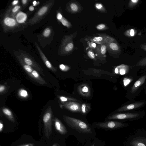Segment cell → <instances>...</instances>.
Here are the masks:
<instances>
[{"instance_id":"cell-2","label":"cell","mask_w":146,"mask_h":146,"mask_svg":"<svg viewBox=\"0 0 146 146\" xmlns=\"http://www.w3.org/2000/svg\"><path fill=\"white\" fill-rule=\"evenodd\" d=\"M55 3V0H49L45 2L28 21L29 26L39 23L48 14Z\"/></svg>"},{"instance_id":"cell-44","label":"cell","mask_w":146,"mask_h":146,"mask_svg":"<svg viewBox=\"0 0 146 146\" xmlns=\"http://www.w3.org/2000/svg\"><path fill=\"white\" fill-rule=\"evenodd\" d=\"M131 1L134 3H137L138 1V0H131Z\"/></svg>"},{"instance_id":"cell-1","label":"cell","mask_w":146,"mask_h":146,"mask_svg":"<svg viewBox=\"0 0 146 146\" xmlns=\"http://www.w3.org/2000/svg\"><path fill=\"white\" fill-rule=\"evenodd\" d=\"M11 9L8 7L1 15L0 24L4 33H17L25 29L19 25L15 19L10 15Z\"/></svg>"},{"instance_id":"cell-25","label":"cell","mask_w":146,"mask_h":146,"mask_svg":"<svg viewBox=\"0 0 146 146\" xmlns=\"http://www.w3.org/2000/svg\"><path fill=\"white\" fill-rule=\"evenodd\" d=\"M58 97L59 100L62 103L68 101H78L77 99L73 98L63 96H58Z\"/></svg>"},{"instance_id":"cell-23","label":"cell","mask_w":146,"mask_h":146,"mask_svg":"<svg viewBox=\"0 0 146 146\" xmlns=\"http://www.w3.org/2000/svg\"><path fill=\"white\" fill-rule=\"evenodd\" d=\"M8 7L11 9L10 13V16L15 19L17 14L19 12L21 11V9H22L21 5L20 4L12 8H11L9 6Z\"/></svg>"},{"instance_id":"cell-40","label":"cell","mask_w":146,"mask_h":146,"mask_svg":"<svg viewBox=\"0 0 146 146\" xmlns=\"http://www.w3.org/2000/svg\"><path fill=\"white\" fill-rule=\"evenodd\" d=\"M35 7L33 5H31L29 7V10L30 12H33L35 10Z\"/></svg>"},{"instance_id":"cell-37","label":"cell","mask_w":146,"mask_h":146,"mask_svg":"<svg viewBox=\"0 0 146 146\" xmlns=\"http://www.w3.org/2000/svg\"><path fill=\"white\" fill-rule=\"evenodd\" d=\"M89 45L91 48H95L96 46V44L92 42H90L89 44Z\"/></svg>"},{"instance_id":"cell-43","label":"cell","mask_w":146,"mask_h":146,"mask_svg":"<svg viewBox=\"0 0 146 146\" xmlns=\"http://www.w3.org/2000/svg\"><path fill=\"white\" fill-rule=\"evenodd\" d=\"M38 2H37L36 1H34L32 3L33 4V5L34 7L36 6L37 5H38Z\"/></svg>"},{"instance_id":"cell-31","label":"cell","mask_w":146,"mask_h":146,"mask_svg":"<svg viewBox=\"0 0 146 146\" xmlns=\"http://www.w3.org/2000/svg\"><path fill=\"white\" fill-rule=\"evenodd\" d=\"M88 56L91 59H94L95 58V55L94 52L91 50H89L87 52Z\"/></svg>"},{"instance_id":"cell-32","label":"cell","mask_w":146,"mask_h":146,"mask_svg":"<svg viewBox=\"0 0 146 146\" xmlns=\"http://www.w3.org/2000/svg\"><path fill=\"white\" fill-rule=\"evenodd\" d=\"M19 1L18 0L13 1L10 4L9 6L11 8L19 4Z\"/></svg>"},{"instance_id":"cell-39","label":"cell","mask_w":146,"mask_h":146,"mask_svg":"<svg viewBox=\"0 0 146 146\" xmlns=\"http://www.w3.org/2000/svg\"><path fill=\"white\" fill-rule=\"evenodd\" d=\"M34 144L33 143H29L24 144L20 145L17 146H34Z\"/></svg>"},{"instance_id":"cell-28","label":"cell","mask_w":146,"mask_h":146,"mask_svg":"<svg viewBox=\"0 0 146 146\" xmlns=\"http://www.w3.org/2000/svg\"><path fill=\"white\" fill-rule=\"evenodd\" d=\"M107 48H110L112 50H117L119 49V47L117 44L113 42L107 44Z\"/></svg>"},{"instance_id":"cell-15","label":"cell","mask_w":146,"mask_h":146,"mask_svg":"<svg viewBox=\"0 0 146 146\" xmlns=\"http://www.w3.org/2000/svg\"><path fill=\"white\" fill-rule=\"evenodd\" d=\"M17 60L22 66L24 69L27 74L33 80V76L32 73L34 69L30 66L27 65L23 61L19 55L15 51L13 52Z\"/></svg>"},{"instance_id":"cell-20","label":"cell","mask_w":146,"mask_h":146,"mask_svg":"<svg viewBox=\"0 0 146 146\" xmlns=\"http://www.w3.org/2000/svg\"><path fill=\"white\" fill-rule=\"evenodd\" d=\"M33 80L41 85L46 84V82L44 80L40 75L38 72L34 69L32 73Z\"/></svg>"},{"instance_id":"cell-45","label":"cell","mask_w":146,"mask_h":146,"mask_svg":"<svg viewBox=\"0 0 146 146\" xmlns=\"http://www.w3.org/2000/svg\"><path fill=\"white\" fill-rule=\"evenodd\" d=\"M52 146H58L57 144L56 143H54Z\"/></svg>"},{"instance_id":"cell-27","label":"cell","mask_w":146,"mask_h":146,"mask_svg":"<svg viewBox=\"0 0 146 146\" xmlns=\"http://www.w3.org/2000/svg\"><path fill=\"white\" fill-rule=\"evenodd\" d=\"M18 94L20 97L23 98H27L29 95L27 91L23 89H20L18 91Z\"/></svg>"},{"instance_id":"cell-33","label":"cell","mask_w":146,"mask_h":146,"mask_svg":"<svg viewBox=\"0 0 146 146\" xmlns=\"http://www.w3.org/2000/svg\"><path fill=\"white\" fill-rule=\"evenodd\" d=\"M96 28L98 30H103L106 29V26L104 24H101L98 25Z\"/></svg>"},{"instance_id":"cell-6","label":"cell","mask_w":146,"mask_h":146,"mask_svg":"<svg viewBox=\"0 0 146 146\" xmlns=\"http://www.w3.org/2000/svg\"><path fill=\"white\" fill-rule=\"evenodd\" d=\"M27 65L30 66L42 75H43V70L39 64L30 55L21 49L15 51Z\"/></svg>"},{"instance_id":"cell-3","label":"cell","mask_w":146,"mask_h":146,"mask_svg":"<svg viewBox=\"0 0 146 146\" xmlns=\"http://www.w3.org/2000/svg\"><path fill=\"white\" fill-rule=\"evenodd\" d=\"M125 143L126 146H146V131L137 130L127 138Z\"/></svg>"},{"instance_id":"cell-17","label":"cell","mask_w":146,"mask_h":146,"mask_svg":"<svg viewBox=\"0 0 146 146\" xmlns=\"http://www.w3.org/2000/svg\"><path fill=\"white\" fill-rule=\"evenodd\" d=\"M54 126L56 130L62 135L66 134L67 131L61 122L57 118L54 119Z\"/></svg>"},{"instance_id":"cell-16","label":"cell","mask_w":146,"mask_h":146,"mask_svg":"<svg viewBox=\"0 0 146 146\" xmlns=\"http://www.w3.org/2000/svg\"><path fill=\"white\" fill-rule=\"evenodd\" d=\"M144 104V102H136L124 106L119 108L117 112L129 111L136 109L143 106Z\"/></svg>"},{"instance_id":"cell-34","label":"cell","mask_w":146,"mask_h":146,"mask_svg":"<svg viewBox=\"0 0 146 146\" xmlns=\"http://www.w3.org/2000/svg\"><path fill=\"white\" fill-rule=\"evenodd\" d=\"M131 80L130 78H125L123 80V83L125 86H127L131 81Z\"/></svg>"},{"instance_id":"cell-21","label":"cell","mask_w":146,"mask_h":146,"mask_svg":"<svg viewBox=\"0 0 146 146\" xmlns=\"http://www.w3.org/2000/svg\"><path fill=\"white\" fill-rule=\"evenodd\" d=\"M1 110L3 114L10 121L15 122V119L11 111L8 108L5 107L1 108Z\"/></svg>"},{"instance_id":"cell-29","label":"cell","mask_w":146,"mask_h":146,"mask_svg":"<svg viewBox=\"0 0 146 146\" xmlns=\"http://www.w3.org/2000/svg\"><path fill=\"white\" fill-rule=\"evenodd\" d=\"M31 1L30 0H21V3L22 9H24L27 7L30 3L29 2Z\"/></svg>"},{"instance_id":"cell-11","label":"cell","mask_w":146,"mask_h":146,"mask_svg":"<svg viewBox=\"0 0 146 146\" xmlns=\"http://www.w3.org/2000/svg\"><path fill=\"white\" fill-rule=\"evenodd\" d=\"M61 108H64L73 112L81 111V105L80 104L75 101H68L62 103L60 104Z\"/></svg>"},{"instance_id":"cell-30","label":"cell","mask_w":146,"mask_h":146,"mask_svg":"<svg viewBox=\"0 0 146 146\" xmlns=\"http://www.w3.org/2000/svg\"><path fill=\"white\" fill-rule=\"evenodd\" d=\"M59 67L60 69L63 72L67 71L70 69L69 67L63 64H60Z\"/></svg>"},{"instance_id":"cell-26","label":"cell","mask_w":146,"mask_h":146,"mask_svg":"<svg viewBox=\"0 0 146 146\" xmlns=\"http://www.w3.org/2000/svg\"><path fill=\"white\" fill-rule=\"evenodd\" d=\"M66 8L73 12H76L79 10L78 6L76 3L74 2L70 3L68 5L66 6Z\"/></svg>"},{"instance_id":"cell-19","label":"cell","mask_w":146,"mask_h":146,"mask_svg":"<svg viewBox=\"0 0 146 146\" xmlns=\"http://www.w3.org/2000/svg\"><path fill=\"white\" fill-rule=\"evenodd\" d=\"M146 79V75H143L140 77L134 84L131 88V92L132 94L134 93L145 81Z\"/></svg>"},{"instance_id":"cell-9","label":"cell","mask_w":146,"mask_h":146,"mask_svg":"<svg viewBox=\"0 0 146 146\" xmlns=\"http://www.w3.org/2000/svg\"><path fill=\"white\" fill-rule=\"evenodd\" d=\"M71 38L70 36H65L63 37L58 51L59 55H65L73 50L74 45Z\"/></svg>"},{"instance_id":"cell-18","label":"cell","mask_w":146,"mask_h":146,"mask_svg":"<svg viewBox=\"0 0 146 146\" xmlns=\"http://www.w3.org/2000/svg\"><path fill=\"white\" fill-rule=\"evenodd\" d=\"M56 18L57 21L61 23L62 25L68 28L71 26L70 23L63 16L61 9L60 8L56 12Z\"/></svg>"},{"instance_id":"cell-13","label":"cell","mask_w":146,"mask_h":146,"mask_svg":"<svg viewBox=\"0 0 146 146\" xmlns=\"http://www.w3.org/2000/svg\"><path fill=\"white\" fill-rule=\"evenodd\" d=\"M28 18V14L20 11L17 14L15 19L18 24L26 28L29 26Z\"/></svg>"},{"instance_id":"cell-12","label":"cell","mask_w":146,"mask_h":146,"mask_svg":"<svg viewBox=\"0 0 146 146\" xmlns=\"http://www.w3.org/2000/svg\"><path fill=\"white\" fill-rule=\"evenodd\" d=\"M35 45L46 67L54 72H56L58 70V68L54 66L48 60L42 51L38 44L36 42Z\"/></svg>"},{"instance_id":"cell-35","label":"cell","mask_w":146,"mask_h":146,"mask_svg":"<svg viewBox=\"0 0 146 146\" xmlns=\"http://www.w3.org/2000/svg\"><path fill=\"white\" fill-rule=\"evenodd\" d=\"M6 87L4 85L2 84L0 85V93L1 94L4 93L6 90Z\"/></svg>"},{"instance_id":"cell-8","label":"cell","mask_w":146,"mask_h":146,"mask_svg":"<svg viewBox=\"0 0 146 146\" xmlns=\"http://www.w3.org/2000/svg\"><path fill=\"white\" fill-rule=\"evenodd\" d=\"M93 125L96 128L113 130L126 127L129 125V124L117 121H108L102 122L94 123H93Z\"/></svg>"},{"instance_id":"cell-38","label":"cell","mask_w":146,"mask_h":146,"mask_svg":"<svg viewBox=\"0 0 146 146\" xmlns=\"http://www.w3.org/2000/svg\"><path fill=\"white\" fill-rule=\"evenodd\" d=\"M95 6L96 8L98 9H102L103 7L102 5L100 3L96 4Z\"/></svg>"},{"instance_id":"cell-7","label":"cell","mask_w":146,"mask_h":146,"mask_svg":"<svg viewBox=\"0 0 146 146\" xmlns=\"http://www.w3.org/2000/svg\"><path fill=\"white\" fill-rule=\"evenodd\" d=\"M53 113L51 106L45 110L43 117L44 132L46 137L48 139L52 132Z\"/></svg>"},{"instance_id":"cell-42","label":"cell","mask_w":146,"mask_h":146,"mask_svg":"<svg viewBox=\"0 0 146 146\" xmlns=\"http://www.w3.org/2000/svg\"><path fill=\"white\" fill-rule=\"evenodd\" d=\"M130 34V35L131 36H133L134 35V32L133 29H131Z\"/></svg>"},{"instance_id":"cell-10","label":"cell","mask_w":146,"mask_h":146,"mask_svg":"<svg viewBox=\"0 0 146 146\" xmlns=\"http://www.w3.org/2000/svg\"><path fill=\"white\" fill-rule=\"evenodd\" d=\"M139 115V113H116L109 116L106 119V120L133 119L137 118Z\"/></svg>"},{"instance_id":"cell-24","label":"cell","mask_w":146,"mask_h":146,"mask_svg":"<svg viewBox=\"0 0 146 146\" xmlns=\"http://www.w3.org/2000/svg\"><path fill=\"white\" fill-rule=\"evenodd\" d=\"M98 46L96 48V53L100 55H105L107 48V44Z\"/></svg>"},{"instance_id":"cell-22","label":"cell","mask_w":146,"mask_h":146,"mask_svg":"<svg viewBox=\"0 0 146 146\" xmlns=\"http://www.w3.org/2000/svg\"><path fill=\"white\" fill-rule=\"evenodd\" d=\"M78 90L80 94L83 96H87L90 94L89 88L86 85L83 84L80 86Z\"/></svg>"},{"instance_id":"cell-41","label":"cell","mask_w":146,"mask_h":146,"mask_svg":"<svg viewBox=\"0 0 146 146\" xmlns=\"http://www.w3.org/2000/svg\"><path fill=\"white\" fill-rule=\"evenodd\" d=\"M3 124L1 121H0V132H1L3 130Z\"/></svg>"},{"instance_id":"cell-36","label":"cell","mask_w":146,"mask_h":146,"mask_svg":"<svg viewBox=\"0 0 146 146\" xmlns=\"http://www.w3.org/2000/svg\"><path fill=\"white\" fill-rule=\"evenodd\" d=\"M81 111L83 113H86V105L85 104H83L81 106Z\"/></svg>"},{"instance_id":"cell-5","label":"cell","mask_w":146,"mask_h":146,"mask_svg":"<svg viewBox=\"0 0 146 146\" xmlns=\"http://www.w3.org/2000/svg\"><path fill=\"white\" fill-rule=\"evenodd\" d=\"M54 32L51 26L46 27L37 35V38L40 46L42 48L50 44L53 41Z\"/></svg>"},{"instance_id":"cell-14","label":"cell","mask_w":146,"mask_h":146,"mask_svg":"<svg viewBox=\"0 0 146 146\" xmlns=\"http://www.w3.org/2000/svg\"><path fill=\"white\" fill-rule=\"evenodd\" d=\"M92 42L100 45L108 44L113 42V39L111 37L104 35L95 36L90 39Z\"/></svg>"},{"instance_id":"cell-4","label":"cell","mask_w":146,"mask_h":146,"mask_svg":"<svg viewBox=\"0 0 146 146\" xmlns=\"http://www.w3.org/2000/svg\"><path fill=\"white\" fill-rule=\"evenodd\" d=\"M63 118L65 123L70 127L82 132L90 133V128L89 125L84 121L78 119L64 115Z\"/></svg>"}]
</instances>
